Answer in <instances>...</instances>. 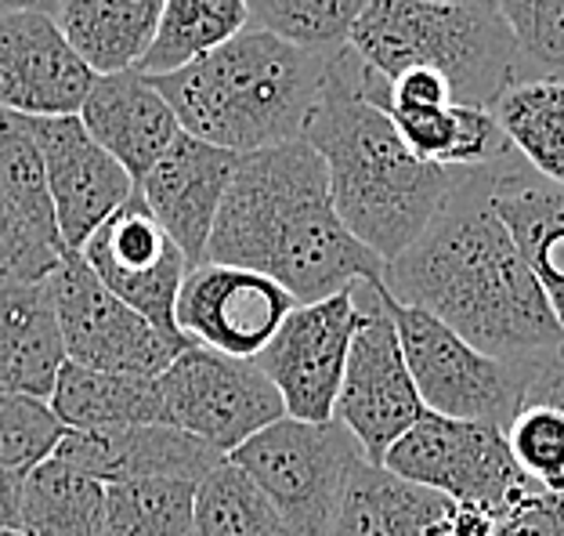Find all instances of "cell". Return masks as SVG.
Listing matches in <instances>:
<instances>
[{"instance_id": "6da1fadb", "label": "cell", "mask_w": 564, "mask_h": 536, "mask_svg": "<svg viewBox=\"0 0 564 536\" xmlns=\"http://www.w3.org/2000/svg\"><path fill=\"white\" fill-rule=\"evenodd\" d=\"M380 283L496 360L550 366L564 355L554 304L492 203L489 168L456 174L438 214L383 265Z\"/></svg>"}, {"instance_id": "7a4b0ae2", "label": "cell", "mask_w": 564, "mask_h": 536, "mask_svg": "<svg viewBox=\"0 0 564 536\" xmlns=\"http://www.w3.org/2000/svg\"><path fill=\"white\" fill-rule=\"evenodd\" d=\"M207 261L258 268L297 301L329 298L358 279H383V261L344 225L326 160L304 138L242 152Z\"/></svg>"}, {"instance_id": "3957f363", "label": "cell", "mask_w": 564, "mask_h": 536, "mask_svg": "<svg viewBox=\"0 0 564 536\" xmlns=\"http://www.w3.org/2000/svg\"><path fill=\"white\" fill-rule=\"evenodd\" d=\"M304 142L326 160L333 203L344 225L388 265L438 214L459 171L434 168L409 149L391 117L362 92V58L351 47L329 55L323 98Z\"/></svg>"}, {"instance_id": "277c9868", "label": "cell", "mask_w": 564, "mask_h": 536, "mask_svg": "<svg viewBox=\"0 0 564 536\" xmlns=\"http://www.w3.org/2000/svg\"><path fill=\"white\" fill-rule=\"evenodd\" d=\"M326 66L329 55L250 25L203 58L149 81L171 101L185 135L232 152H258L304 138L323 98Z\"/></svg>"}, {"instance_id": "5b68a950", "label": "cell", "mask_w": 564, "mask_h": 536, "mask_svg": "<svg viewBox=\"0 0 564 536\" xmlns=\"http://www.w3.org/2000/svg\"><path fill=\"white\" fill-rule=\"evenodd\" d=\"M348 47L383 81L405 69H434L464 106L492 109L518 81V47L492 0H369Z\"/></svg>"}, {"instance_id": "8992f818", "label": "cell", "mask_w": 564, "mask_h": 536, "mask_svg": "<svg viewBox=\"0 0 564 536\" xmlns=\"http://www.w3.org/2000/svg\"><path fill=\"white\" fill-rule=\"evenodd\" d=\"M272 501L293 536H329L362 446L340 420L279 417L228 453Z\"/></svg>"}, {"instance_id": "52a82bcc", "label": "cell", "mask_w": 564, "mask_h": 536, "mask_svg": "<svg viewBox=\"0 0 564 536\" xmlns=\"http://www.w3.org/2000/svg\"><path fill=\"white\" fill-rule=\"evenodd\" d=\"M388 312L399 330L413 385L431 414L507 428L529 399L535 377L546 369L496 360L438 315L394 301L391 293Z\"/></svg>"}, {"instance_id": "ba28073f", "label": "cell", "mask_w": 564, "mask_h": 536, "mask_svg": "<svg viewBox=\"0 0 564 536\" xmlns=\"http://www.w3.org/2000/svg\"><path fill=\"white\" fill-rule=\"evenodd\" d=\"M358 326L344 366L333 420H340L362 446L366 461L383 464V453L399 442L427 410L409 374L399 330L388 312V290L377 279H358Z\"/></svg>"}, {"instance_id": "9c48e42d", "label": "cell", "mask_w": 564, "mask_h": 536, "mask_svg": "<svg viewBox=\"0 0 564 536\" xmlns=\"http://www.w3.org/2000/svg\"><path fill=\"white\" fill-rule=\"evenodd\" d=\"M156 385L163 425L188 431L225 457L261 428L286 417L282 395L258 363L210 352L203 344L177 352Z\"/></svg>"}, {"instance_id": "30bf717a", "label": "cell", "mask_w": 564, "mask_h": 536, "mask_svg": "<svg viewBox=\"0 0 564 536\" xmlns=\"http://www.w3.org/2000/svg\"><path fill=\"white\" fill-rule=\"evenodd\" d=\"M58 309L62 341L69 363L106 369L123 377H160L174 355L188 349L163 337L138 309L117 298L80 250H62V261L47 276Z\"/></svg>"}, {"instance_id": "8fae6325", "label": "cell", "mask_w": 564, "mask_h": 536, "mask_svg": "<svg viewBox=\"0 0 564 536\" xmlns=\"http://www.w3.org/2000/svg\"><path fill=\"white\" fill-rule=\"evenodd\" d=\"M383 468L456 504L489 512L529 479L510 453L503 428L431 410H423L416 425L383 453Z\"/></svg>"}, {"instance_id": "7c38bea8", "label": "cell", "mask_w": 564, "mask_h": 536, "mask_svg": "<svg viewBox=\"0 0 564 536\" xmlns=\"http://www.w3.org/2000/svg\"><path fill=\"white\" fill-rule=\"evenodd\" d=\"M358 326L355 283L318 301H297L264 344L258 363L293 420H333L351 337Z\"/></svg>"}, {"instance_id": "4fadbf2b", "label": "cell", "mask_w": 564, "mask_h": 536, "mask_svg": "<svg viewBox=\"0 0 564 536\" xmlns=\"http://www.w3.org/2000/svg\"><path fill=\"white\" fill-rule=\"evenodd\" d=\"M80 254L101 283L145 315L163 337L188 344L177 330L174 304L192 265L171 233L152 218L138 185L123 207L95 228V236L80 247Z\"/></svg>"}, {"instance_id": "5bb4252c", "label": "cell", "mask_w": 564, "mask_h": 536, "mask_svg": "<svg viewBox=\"0 0 564 536\" xmlns=\"http://www.w3.org/2000/svg\"><path fill=\"white\" fill-rule=\"evenodd\" d=\"M297 298L258 268L199 261L185 272L174 319L188 344L258 360Z\"/></svg>"}, {"instance_id": "9a60e30c", "label": "cell", "mask_w": 564, "mask_h": 536, "mask_svg": "<svg viewBox=\"0 0 564 536\" xmlns=\"http://www.w3.org/2000/svg\"><path fill=\"white\" fill-rule=\"evenodd\" d=\"M33 131L44 152L58 239L66 250H80L134 193V178L95 142L80 117H33Z\"/></svg>"}, {"instance_id": "2e32d148", "label": "cell", "mask_w": 564, "mask_h": 536, "mask_svg": "<svg viewBox=\"0 0 564 536\" xmlns=\"http://www.w3.org/2000/svg\"><path fill=\"white\" fill-rule=\"evenodd\" d=\"M95 69L69 44L55 15H0V106L25 117H80Z\"/></svg>"}, {"instance_id": "e0dca14e", "label": "cell", "mask_w": 564, "mask_h": 536, "mask_svg": "<svg viewBox=\"0 0 564 536\" xmlns=\"http://www.w3.org/2000/svg\"><path fill=\"white\" fill-rule=\"evenodd\" d=\"M239 157L242 152L210 146L182 131L138 182V193L152 211V218L185 250L188 265L207 261L217 211H221L228 182L239 168Z\"/></svg>"}, {"instance_id": "ac0fdd59", "label": "cell", "mask_w": 564, "mask_h": 536, "mask_svg": "<svg viewBox=\"0 0 564 536\" xmlns=\"http://www.w3.org/2000/svg\"><path fill=\"white\" fill-rule=\"evenodd\" d=\"M58 461L87 471V475L109 482L134 479H196L203 482L225 461L214 446L188 436L174 425H120V428H91L66 436L55 446Z\"/></svg>"}, {"instance_id": "d6986e66", "label": "cell", "mask_w": 564, "mask_h": 536, "mask_svg": "<svg viewBox=\"0 0 564 536\" xmlns=\"http://www.w3.org/2000/svg\"><path fill=\"white\" fill-rule=\"evenodd\" d=\"M80 120L95 142L123 163L134 185L182 135L171 101L138 69L98 73L91 95L84 98Z\"/></svg>"}, {"instance_id": "ffe728a7", "label": "cell", "mask_w": 564, "mask_h": 536, "mask_svg": "<svg viewBox=\"0 0 564 536\" xmlns=\"http://www.w3.org/2000/svg\"><path fill=\"white\" fill-rule=\"evenodd\" d=\"M492 203L543 283L564 330V185L532 171L518 152L489 168Z\"/></svg>"}, {"instance_id": "44dd1931", "label": "cell", "mask_w": 564, "mask_h": 536, "mask_svg": "<svg viewBox=\"0 0 564 536\" xmlns=\"http://www.w3.org/2000/svg\"><path fill=\"white\" fill-rule=\"evenodd\" d=\"M66 360L47 279L41 283L0 279V392L51 399Z\"/></svg>"}, {"instance_id": "7402d4cb", "label": "cell", "mask_w": 564, "mask_h": 536, "mask_svg": "<svg viewBox=\"0 0 564 536\" xmlns=\"http://www.w3.org/2000/svg\"><path fill=\"white\" fill-rule=\"evenodd\" d=\"M453 501L391 468L362 461L348 482L329 536H445Z\"/></svg>"}, {"instance_id": "603a6c76", "label": "cell", "mask_w": 564, "mask_h": 536, "mask_svg": "<svg viewBox=\"0 0 564 536\" xmlns=\"http://www.w3.org/2000/svg\"><path fill=\"white\" fill-rule=\"evenodd\" d=\"M166 0H58L55 22L95 73L134 69L149 51Z\"/></svg>"}, {"instance_id": "cb8c5ba5", "label": "cell", "mask_w": 564, "mask_h": 536, "mask_svg": "<svg viewBox=\"0 0 564 536\" xmlns=\"http://www.w3.org/2000/svg\"><path fill=\"white\" fill-rule=\"evenodd\" d=\"M51 410L66 428H120V425H163V403L156 377H123L69 363L58 369Z\"/></svg>"}, {"instance_id": "d4e9b609", "label": "cell", "mask_w": 564, "mask_h": 536, "mask_svg": "<svg viewBox=\"0 0 564 536\" xmlns=\"http://www.w3.org/2000/svg\"><path fill=\"white\" fill-rule=\"evenodd\" d=\"M22 529L30 536H101L106 482L58 457L33 464L22 479Z\"/></svg>"}, {"instance_id": "484cf974", "label": "cell", "mask_w": 564, "mask_h": 536, "mask_svg": "<svg viewBox=\"0 0 564 536\" xmlns=\"http://www.w3.org/2000/svg\"><path fill=\"white\" fill-rule=\"evenodd\" d=\"M242 30H250L247 0H166L156 36L134 69L141 76L174 73Z\"/></svg>"}, {"instance_id": "4316f807", "label": "cell", "mask_w": 564, "mask_h": 536, "mask_svg": "<svg viewBox=\"0 0 564 536\" xmlns=\"http://www.w3.org/2000/svg\"><path fill=\"white\" fill-rule=\"evenodd\" d=\"M492 112L518 157L564 185V81H514Z\"/></svg>"}, {"instance_id": "83f0119b", "label": "cell", "mask_w": 564, "mask_h": 536, "mask_svg": "<svg viewBox=\"0 0 564 536\" xmlns=\"http://www.w3.org/2000/svg\"><path fill=\"white\" fill-rule=\"evenodd\" d=\"M196 490V479L109 482L101 536H192Z\"/></svg>"}, {"instance_id": "f1b7e54d", "label": "cell", "mask_w": 564, "mask_h": 536, "mask_svg": "<svg viewBox=\"0 0 564 536\" xmlns=\"http://www.w3.org/2000/svg\"><path fill=\"white\" fill-rule=\"evenodd\" d=\"M192 536H293L272 501L232 461L217 464L196 490Z\"/></svg>"}, {"instance_id": "f546056e", "label": "cell", "mask_w": 564, "mask_h": 536, "mask_svg": "<svg viewBox=\"0 0 564 536\" xmlns=\"http://www.w3.org/2000/svg\"><path fill=\"white\" fill-rule=\"evenodd\" d=\"M0 189L15 200V207L33 222L36 233L51 239L55 247H62L55 207H51V193H47L44 152L41 142H36L33 117L4 106H0Z\"/></svg>"}, {"instance_id": "4dcf8cb0", "label": "cell", "mask_w": 564, "mask_h": 536, "mask_svg": "<svg viewBox=\"0 0 564 536\" xmlns=\"http://www.w3.org/2000/svg\"><path fill=\"white\" fill-rule=\"evenodd\" d=\"M250 25L315 55L348 47L369 0H247Z\"/></svg>"}, {"instance_id": "1f68e13d", "label": "cell", "mask_w": 564, "mask_h": 536, "mask_svg": "<svg viewBox=\"0 0 564 536\" xmlns=\"http://www.w3.org/2000/svg\"><path fill=\"white\" fill-rule=\"evenodd\" d=\"M518 47V81H564V0H492Z\"/></svg>"}, {"instance_id": "d6a6232c", "label": "cell", "mask_w": 564, "mask_h": 536, "mask_svg": "<svg viewBox=\"0 0 564 536\" xmlns=\"http://www.w3.org/2000/svg\"><path fill=\"white\" fill-rule=\"evenodd\" d=\"M66 436V425L55 417L47 399L0 392V468L30 471L47 461Z\"/></svg>"}, {"instance_id": "836d02e7", "label": "cell", "mask_w": 564, "mask_h": 536, "mask_svg": "<svg viewBox=\"0 0 564 536\" xmlns=\"http://www.w3.org/2000/svg\"><path fill=\"white\" fill-rule=\"evenodd\" d=\"M62 261V247L44 239L33 222L15 207L4 189H0V279L15 283H41Z\"/></svg>"}, {"instance_id": "e575fe53", "label": "cell", "mask_w": 564, "mask_h": 536, "mask_svg": "<svg viewBox=\"0 0 564 536\" xmlns=\"http://www.w3.org/2000/svg\"><path fill=\"white\" fill-rule=\"evenodd\" d=\"M489 515L492 536H564V490H550L543 482L524 479Z\"/></svg>"}, {"instance_id": "d590c367", "label": "cell", "mask_w": 564, "mask_h": 536, "mask_svg": "<svg viewBox=\"0 0 564 536\" xmlns=\"http://www.w3.org/2000/svg\"><path fill=\"white\" fill-rule=\"evenodd\" d=\"M22 479L25 471L0 468V529H22Z\"/></svg>"}, {"instance_id": "8d00e7d4", "label": "cell", "mask_w": 564, "mask_h": 536, "mask_svg": "<svg viewBox=\"0 0 564 536\" xmlns=\"http://www.w3.org/2000/svg\"><path fill=\"white\" fill-rule=\"evenodd\" d=\"M11 11H44V15H55L58 0H0V15H11Z\"/></svg>"}, {"instance_id": "74e56055", "label": "cell", "mask_w": 564, "mask_h": 536, "mask_svg": "<svg viewBox=\"0 0 564 536\" xmlns=\"http://www.w3.org/2000/svg\"><path fill=\"white\" fill-rule=\"evenodd\" d=\"M0 536H30L25 529H0Z\"/></svg>"}, {"instance_id": "f35d334b", "label": "cell", "mask_w": 564, "mask_h": 536, "mask_svg": "<svg viewBox=\"0 0 564 536\" xmlns=\"http://www.w3.org/2000/svg\"><path fill=\"white\" fill-rule=\"evenodd\" d=\"M438 4H474V0H438Z\"/></svg>"}]
</instances>
